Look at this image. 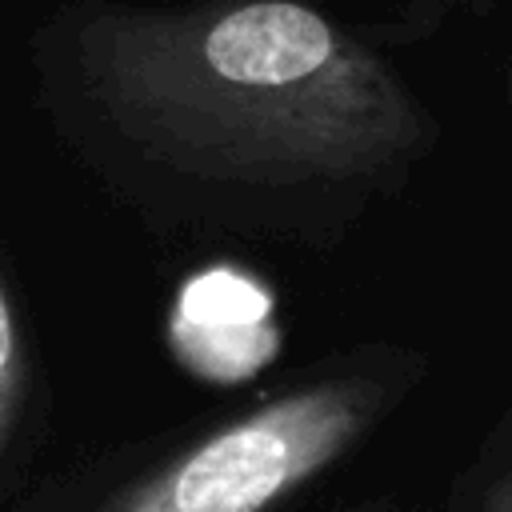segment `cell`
Returning <instances> with one entry per match:
<instances>
[{
    "label": "cell",
    "mask_w": 512,
    "mask_h": 512,
    "mask_svg": "<svg viewBox=\"0 0 512 512\" xmlns=\"http://www.w3.org/2000/svg\"><path fill=\"white\" fill-rule=\"evenodd\" d=\"M80 48L108 116L204 176H356L420 136L396 76L296 0L100 16Z\"/></svg>",
    "instance_id": "cell-1"
},
{
    "label": "cell",
    "mask_w": 512,
    "mask_h": 512,
    "mask_svg": "<svg viewBox=\"0 0 512 512\" xmlns=\"http://www.w3.org/2000/svg\"><path fill=\"white\" fill-rule=\"evenodd\" d=\"M384 388L340 376L292 388L152 468L100 512H272L376 420Z\"/></svg>",
    "instance_id": "cell-2"
},
{
    "label": "cell",
    "mask_w": 512,
    "mask_h": 512,
    "mask_svg": "<svg viewBox=\"0 0 512 512\" xmlns=\"http://www.w3.org/2000/svg\"><path fill=\"white\" fill-rule=\"evenodd\" d=\"M20 400H24V344H20L16 312H12L8 292L0 284V452L12 440Z\"/></svg>",
    "instance_id": "cell-3"
},
{
    "label": "cell",
    "mask_w": 512,
    "mask_h": 512,
    "mask_svg": "<svg viewBox=\"0 0 512 512\" xmlns=\"http://www.w3.org/2000/svg\"><path fill=\"white\" fill-rule=\"evenodd\" d=\"M480 512H512V488H508V476H496V480H492V488H488Z\"/></svg>",
    "instance_id": "cell-4"
}]
</instances>
